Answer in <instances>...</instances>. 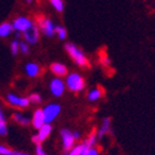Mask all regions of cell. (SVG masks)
Returning a JSON list of instances; mask_svg holds the SVG:
<instances>
[{"label":"cell","instance_id":"cell-1","mask_svg":"<svg viewBox=\"0 0 155 155\" xmlns=\"http://www.w3.org/2000/svg\"><path fill=\"white\" fill-rule=\"evenodd\" d=\"M65 51L68 52L69 55L73 59V61L80 67H87L89 61L87 58L85 57V54L83 53V51L80 48H78L74 43H67L65 45Z\"/></svg>","mask_w":155,"mask_h":155},{"label":"cell","instance_id":"cell-2","mask_svg":"<svg viewBox=\"0 0 155 155\" xmlns=\"http://www.w3.org/2000/svg\"><path fill=\"white\" fill-rule=\"evenodd\" d=\"M65 87L72 92H80L85 87V82L79 73H70L65 80Z\"/></svg>","mask_w":155,"mask_h":155},{"label":"cell","instance_id":"cell-3","mask_svg":"<svg viewBox=\"0 0 155 155\" xmlns=\"http://www.w3.org/2000/svg\"><path fill=\"white\" fill-rule=\"evenodd\" d=\"M43 115H45V121L48 124H51L57 117L59 116V114L61 113V105H59L57 103H50L48 105H45L43 109Z\"/></svg>","mask_w":155,"mask_h":155},{"label":"cell","instance_id":"cell-4","mask_svg":"<svg viewBox=\"0 0 155 155\" xmlns=\"http://www.w3.org/2000/svg\"><path fill=\"white\" fill-rule=\"evenodd\" d=\"M38 23L39 29H40V31L43 32L45 37L52 38L55 35V25L52 22V20H50L49 18L40 17L38 19Z\"/></svg>","mask_w":155,"mask_h":155},{"label":"cell","instance_id":"cell-5","mask_svg":"<svg viewBox=\"0 0 155 155\" xmlns=\"http://www.w3.org/2000/svg\"><path fill=\"white\" fill-rule=\"evenodd\" d=\"M60 135H61L62 139V147H63V150L65 152H70L74 147L75 143L73 132H71L68 129H62L61 132H60Z\"/></svg>","mask_w":155,"mask_h":155},{"label":"cell","instance_id":"cell-6","mask_svg":"<svg viewBox=\"0 0 155 155\" xmlns=\"http://www.w3.org/2000/svg\"><path fill=\"white\" fill-rule=\"evenodd\" d=\"M51 131H52V126L51 124H48V123H45V125L41 126L40 129L38 130V133H37V135H33L32 136V142L38 145V144H41L42 142H45V140L48 139L49 135L51 134Z\"/></svg>","mask_w":155,"mask_h":155},{"label":"cell","instance_id":"cell-7","mask_svg":"<svg viewBox=\"0 0 155 155\" xmlns=\"http://www.w3.org/2000/svg\"><path fill=\"white\" fill-rule=\"evenodd\" d=\"M32 25H33L32 20L27 18V17H18L17 19L13 20L12 22L13 29L16 30L17 32H20V33H23L26 30L29 29Z\"/></svg>","mask_w":155,"mask_h":155},{"label":"cell","instance_id":"cell-8","mask_svg":"<svg viewBox=\"0 0 155 155\" xmlns=\"http://www.w3.org/2000/svg\"><path fill=\"white\" fill-rule=\"evenodd\" d=\"M6 100L8 103H10L11 105L13 107H29L30 104V101H29V97H18L16 94L13 93H9L7 94L6 97Z\"/></svg>","mask_w":155,"mask_h":155},{"label":"cell","instance_id":"cell-9","mask_svg":"<svg viewBox=\"0 0 155 155\" xmlns=\"http://www.w3.org/2000/svg\"><path fill=\"white\" fill-rule=\"evenodd\" d=\"M39 36H40V29L35 23L23 32V38L27 43H30V45H36L39 40Z\"/></svg>","mask_w":155,"mask_h":155},{"label":"cell","instance_id":"cell-10","mask_svg":"<svg viewBox=\"0 0 155 155\" xmlns=\"http://www.w3.org/2000/svg\"><path fill=\"white\" fill-rule=\"evenodd\" d=\"M64 89H65V83L61 79H53V80L50 82V91H51L52 95L59 97H61L62 94L64 93Z\"/></svg>","mask_w":155,"mask_h":155},{"label":"cell","instance_id":"cell-11","mask_svg":"<svg viewBox=\"0 0 155 155\" xmlns=\"http://www.w3.org/2000/svg\"><path fill=\"white\" fill-rule=\"evenodd\" d=\"M31 124H32L33 127L37 130H39L41 126H43L45 124V115H43L42 109H38V110L35 111L32 119H31Z\"/></svg>","mask_w":155,"mask_h":155},{"label":"cell","instance_id":"cell-12","mask_svg":"<svg viewBox=\"0 0 155 155\" xmlns=\"http://www.w3.org/2000/svg\"><path fill=\"white\" fill-rule=\"evenodd\" d=\"M111 132V119L110 117H104L102 121V124L97 131V140H101L104 135H107V133Z\"/></svg>","mask_w":155,"mask_h":155},{"label":"cell","instance_id":"cell-13","mask_svg":"<svg viewBox=\"0 0 155 155\" xmlns=\"http://www.w3.org/2000/svg\"><path fill=\"white\" fill-rule=\"evenodd\" d=\"M25 71L30 78H36L40 74V71H41V68L39 67V64L35 63V62H29L27 63L26 67H25Z\"/></svg>","mask_w":155,"mask_h":155},{"label":"cell","instance_id":"cell-14","mask_svg":"<svg viewBox=\"0 0 155 155\" xmlns=\"http://www.w3.org/2000/svg\"><path fill=\"white\" fill-rule=\"evenodd\" d=\"M51 71L57 77H64L68 73V69H67V67L64 64L55 62V63H52L51 64Z\"/></svg>","mask_w":155,"mask_h":155},{"label":"cell","instance_id":"cell-15","mask_svg":"<svg viewBox=\"0 0 155 155\" xmlns=\"http://www.w3.org/2000/svg\"><path fill=\"white\" fill-rule=\"evenodd\" d=\"M15 31L12 23L3 22L0 25V38H7Z\"/></svg>","mask_w":155,"mask_h":155},{"label":"cell","instance_id":"cell-16","mask_svg":"<svg viewBox=\"0 0 155 155\" xmlns=\"http://www.w3.org/2000/svg\"><path fill=\"white\" fill-rule=\"evenodd\" d=\"M8 134V126H7L6 116L3 114V111L0 107V135L5 136Z\"/></svg>","mask_w":155,"mask_h":155},{"label":"cell","instance_id":"cell-17","mask_svg":"<svg viewBox=\"0 0 155 155\" xmlns=\"http://www.w3.org/2000/svg\"><path fill=\"white\" fill-rule=\"evenodd\" d=\"M102 95H103V91L101 90V89H99V87H95V89H92V90L89 92L87 99H89V101H91V102H95V101H97L99 99H101Z\"/></svg>","mask_w":155,"mask_h":155},{"label":"cell","instance_id":"cell-18","mask_svg":"<svg viewBox=\"0 0 155 155\" xmlns=\"http://www.w3.org/2000/svg\"><path fill=\"white\" fill-rule=\"evenodd\" d=\"M12 117L17 123H19V124H21V125H23V126H26L31 123V120H30L28 116L23 115V114H21V113H15Z\"/></svg>","mask_w":155,"mask_h":155},{"label":"cell","instance_id":"cell-19","mask_svg":"<svg viewBox=\"0 0 155 155\" xmlns=\"http://www.w3.org/2000/svg\"><path fill=\"white\" fill-rule=\"evenodd\" d=\"M50 3H51V6L53 7L58 12H62L63 9H64L63 0H50Z\"/></svg>","mask_w":155,"mask_h":155},{"label":"cell","instance_id":"cell-20","mask_svg":"<svg viewBox=\"0 0 155 155\" xmlns=\"http://www.w3.org/2000/svg\"><path fill=\"white\" fill-rule=\"evenodd\" d=\"M55 33L60 40H64L67 38V30L64 27L62 26H55Z\"/></svg>","mask_w":155,"mask_h":155},{"label":"cell","instance_id":"cell-21","mask_svg":"<svg viewBox=\"0 0 155 155\" xmlns=\"http://www.w3.org/2000/svg\"><path fill=\"white\" fill-rule=\"evenodd\" d=\"M17 152L18 151L11 150L9 147H7V146L0 144V155H17Z\"/></svg>","mask_w":155,"mask_h":155},{"label":"cell","instance_id":"cell-22","mask_svg":"<svg viewBox=\"0 0 155 155\" xmlns=\"http://www.w3.org/2000/svg\"><path fill=\"white\" fill-rule=\"evenodd\" d=\"M29 101H30V103H32V104H39V103H41L42 102V97H41L40 94L32 93L29 97Z\"/></svg>","mask_w":155,"mask_h":155},{"label":"cell","instance_id":"cell-23","mask_svg":"<svg viewBox=\"0 0 155 155\" xmlns=\"http://www.w3.org/2000/svg\"><path fill=\"white\" fill-rule=\"evenodd\" d=\"M19 42L18 40H13L10 45V50H11V53L12 55H17L18 52H19Z\"/></svg>","mask_w":155,"mask_h":155},{"label":"cell","instance_id":"cell-24","mask_svg":"<svg viewBox=\"0 0 155 155\" xmlns=\"http://www.w3.org/2000/svg\"><path fill=\"white\" fill-rule=\"evenodd\" d=\"M19 51L22 54H28L29 53V43H27V42H19Z\"/></svg>","mask_w":155,"mask_h":155},{"label":"cell","instance_id":"cell-25","mask_svg":"<svg viewBox=\"0 0 155 155\" xmlns=\"http://www.w3.org/2000/svg\"><path fill=\"white\" fill-rule=\"evenodd\" d=\"M100 153H99V150L97 149V147H90V149H87L85 152L83 153L82 155H99Z\"/></svg>","mask_w":155,"mask_h":155},{"label":"cell","instance_id":"cell-26","mask_svg":"<svg viewBox=\"0 0 155 155\" xmlns=\"http://www.w3.org/2000/svg\"><path fill=\"white\" fill-rule=\"evenodd\" d=\"M36 155H47V153H45V151L43 150L41 144L36 145Z\"/></svg>","mask_w":155,"mask_h":155},{"label":"cell","instance_id":"cell-27","mask_svg":"<svg viewBox=\"0 0 155 155\" xmlns=\"http://www.w3.org/2000/svg\"><path fill=\"white\" fill-rule=\"evenodd\" d=\"M73 135H74V139L75 141H78V140H80L81 137V134L79 132H73Z\"/></svg>","mask_w":155,"mask_h":155},{"label":"cell","instance_id":"cell-28","mask_svg":"<svg viewBox=\"0 0 155 155\" xmlns=\"http://www.w3.org/2000/svg\"><path fill=\"white\" fill-rule=\"evenodd\" d=\"M17 155H30L29 153H26V152H21V151H18L17 152Z\"/></svg>","mask_w":155,"mask_h":155},{"label":"cell","instance_id":"cell-29","mask_svg":"<svg viewBox=\"0 0 155 155\" xmlns=\"http://www.w3.org/2000/svg\"><path fill=\"white\" fill-rule=\"evenodd\" d=\"M25 1H26V2L28 3V5H31V3H32L33 0H25Z\"/></svg>","mask_w":155,"mask_h":155},{"label":"cell","instance_id":"cell-30","mask_svg":"<svg viewBox=\"0 0 155 155\" xmlns=\"http://www.w3.org/2000/svg\"><path fill=\"white\" fill-rule=\"evenodd\" d=\"M65 155H67V154H65Z\"/></svg>","mask_w":155,"mask_h":155}]
</instances>
